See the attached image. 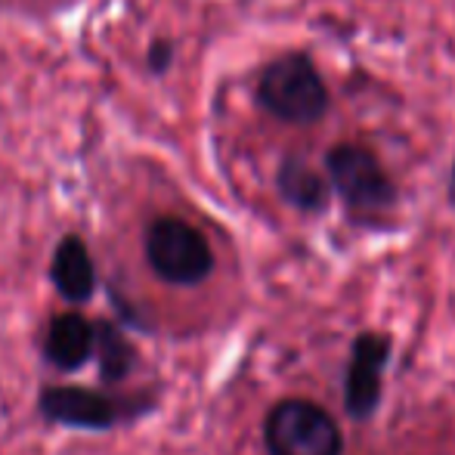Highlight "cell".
I'll return each mask as SVG.
<instances>
[{
    "instance_id": "obj_1",
    "label": "cell",
    "mask_w": 455,
    "mask_h": 455,
    "mask_svg": "<svg viewBox=\"0 0 455 455\" xmlns=\"http://www.w3.org/2000/svg\"><path fill=\"white\" fill-rule=\"evenodd\" d=\"M258 106L285 124H319L329 112V87L307 53H282L258 78Z\"/></svg>"
},
{
    "instance_id": "obj_2",
    "label": "cell",
    "mask_w": 455,
    "mask_h": 455,
    "mask_svg": "<svg viewBox=\"0 0 455 455\" xmlns=\"http://www.w3.org/2000/svg\"><path fill=\"white\" fill-rule=\"evenodd\" d=\"M325 177L356 217H378L396 204L394 180L381 168L375 152L365 146L341 143L325 152Z\"/></svg>"
},
{
    "instance_id": "obj_3",
    "label": "cell",
    "mask_w": 455,
    "mask_h": 455,
    "mask_svg": "<svg viewBox=\"0 0 455 455\" xmlns=\"http://www.w3.org/2000/svg\"><path fill=\"white\" fill-rule=\"evenodd\" d=\"M146 260L171 285H198L214 270V254L202 233L180 217H158L146 229Z\"/></svg>"
},
{
    "instance_id": "obj_4",
    "label": "cell",
    "mask_w": 455,
    "mask_h": 455,
    "mask_svg": "<svg viewBox=\"0 0 455 455\" xmlns=\"http://www.w3.org/2000/svg\"><path fill=\"white\" fill-rule=\"evenodd\" d=\"M270 455H341L344 440L325 409L310 400H282L264 425Z\"/></svg>"
},
{
    "instance_id": "obj_5",
    "label": "cell",
    "mask_w": 455,
    "mask_h": 455,
    "mask_svg": "<svg viewBox=\"0 0 455 455\" xmlns=\"http://www.w3.org/2000/svg\"><path fill=\"white\" fill-rule=\"evenodd\" d=\"M390 354V341L375 331H365L354 341L344 378V406L354 419H369L381 400V371Z\"/></svg>"
},
{
    "instance_id": "obj_6",
    "label": "cell",
    "mask_w": 455,
    "mask_h": 455,
    "mask_svg": "<svg viewBox=\"0 0 455 455\" xmlns=\"http://www.w3.org/2000/svg\"><path fill=\"white\" fill-rule=\"evenodd\" d=\"M41 412L50 421H60L68 427L106 431V427L118 425L124 406L87 387H47L41 394Z\"/></svg>"
},
{
    "instance_id": "obj_7",
    "label": "cell",
    "mask_w": 455,
    "mask_h": 455,
    "mask_svg": "<svg viewBox=\"0 0 455 455\" xmlns=\"http://www.w3.org/2000/svg\"><path fill=\"white\" fill-rule=\"evenodd\" d=\"M50 279H53L56 291L72 304H84L96 288V267L87 251L84 239L78 235H66L56 245L53 264H50Z\"/></svg>"
},
{
    "instance_id": "obj_8",
    "label": "cell",
    "mask_w": 455,
    "mask_h": 455,
    "mask_svg": "<svg viewBox=\"0 0 455 455\" xmlns=\"http://www.w3.org/2000/svg\"><path fill=\"white\" fill-rule=\"evenodd\" d=\"M96 350V329L78 313H62L50 323L44 354L62 371L81 369Z\"/></svg>"
},
{
    "instance_id": "obj_9",
    "label": "cell",
    "mask_w": 455,
    "mask_h": 455,
    "mask_svg": "<svg viewBox=\"0 0 455 455\" xmlns=\"http://www.w3.org/2000/svg\"><path fill=\"white\" fill-rule=\"evenodd\" d=\"M275 189L291 208L304 211V214H316L329 204V180L316 168H310L307 158L298 156L282 158L279 171H275Z\"/></svg>"
},
{
    "instance_id": "obj_10",
    "label": "cell",
    "mask_w": 455,
    "mask_h": 455,
    "mask_svg": "<svg viewBox=\"0 0 455 455\" xmlns=\"http://www.w3.org/2000/svg\"><path fill=\"white\" fill-rule=\"evenodd\" d=\"M96 354H100V375L106 381H121L133 365V350L115 325H96Z\"/></svg>"
},
{
    "instance_id": "obj_11",
    "label": "cell",
    "mask_w": 455,
    "mask_h": 455,
    "mask_svg": "<svg viewBox=\"0 0 455 455\" xmlns=\"http://www.w3.org/2000/svg\"><path fill=\"white\" fill-rule=\"evenodd\" d=\"M174 56H177L174 44L158 37V41H152L149 50H146V66H149L152 75H164L171 66H174Z\"/></svg>"
},
{
    "instance_id": "obj_12",
    "label": "cell",
    "mask_w": 455,
    "mask_h": 455,
    "mask_svg": "<svg viewBox=\"0 0 455 455\" xmlns=\"http://www.w3.org/2000/svg\"><path fill=\"white\" fill-rule=\"evenodd\" d=\"M450 202L455 208V162H452V171H450Z\"/></svg>"
}]
</instances>
